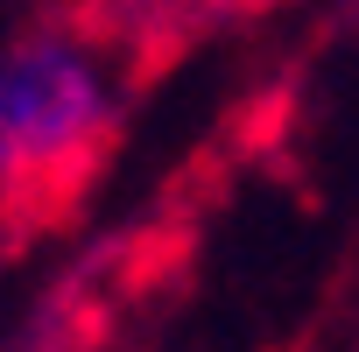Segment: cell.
Returning a JSON list of instances; mask_svg holds the SVG:
<instances>
[{"instance_id":"6da1fadb","label":"cell","mask_w":359,"mask_h":352,"mask_svg":"<svg viewBox=\"0 0 359 352\" xmlns=\"http://www.w3.org/2000/svg\"><path fill=\"white\" fill-rule=\"evenodd\" d=\"M120 155V106L85 43H15L0 57V233L64 226Z\"/></svg>"},{"instance_id":"7a4b0ae2","label":"cell","mask_w":359,"mask_h":352,"mask_svg":"<svg viewBox=\"0 0 359 352\" xmlns=\"http://www.w3.org/2000/svg\"><path fill=\"white\" fill-rule=\"evenodd\" d=\"M282 8V0H85V36L113 43V50H155L176 57L169 43H184L205 22H254Z\"/></svg>"}]
</instances>
